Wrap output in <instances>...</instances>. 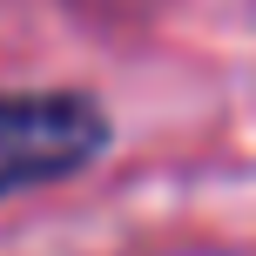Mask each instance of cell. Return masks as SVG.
I'll return each mask as SVG.
<instances>
[{"instance_id":"obj_1","label":"cell","mask_w":256,"mask_h":256,"mask_svg":"<svg viewBox=\"0 0 256 256\" xmlns=\"http://www.w3.org/2000/svg\"><path fill=\"white\" fill-rule=\"evenodd\" d=\"M102 142L108 122L88 94H0V196L74 176Z\"/></svg>"}]
</instances>
